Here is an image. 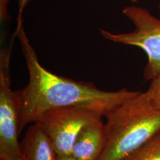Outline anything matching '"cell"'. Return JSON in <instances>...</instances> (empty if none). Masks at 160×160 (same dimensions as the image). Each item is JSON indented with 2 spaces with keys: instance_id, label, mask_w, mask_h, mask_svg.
I'll use <instances>...</instances> for the list:
<instances>
[{
  "instance_id": "obj_1",
  "label": "cell",
  "mask_w": 160,
  "mask_h": 160,
  "mask_svg": "<svg viewBox=\"0 0 160 160\" xmlns=\"http://www.w3.org/2000/svg\"><path fill=\"white\" fill-rule=\"evenodd\" d=\"M15 36L20 42L29 72L27 86L16 91L19 135L28 125L36 122L51 109L84 106L97 110L105 117L139 92L126 88L116 92L103 91L92 82L76 81L55 74L39 62L24 31L22 19L18 20Z\"/></svg>"
},
{
  "instance_id": "obj_2",
  "label": "cell",
  "mask_w": 160,
  "mask_h": 160,
  "mask_svg": "<svg viewBox=\"0 0 160 160\" xmlns=\"http://www.w3.org/2000/svg\"><path fill=\"white\" fill-rule=\"evenodd\" d=\"M105 118L106 143L98 160H122L160 134V110L147 92L127 99Z\"/></svg>"
},
{
  "instance_id": "obj_3",
  "label": "cell",
  "mask_w": 160,
  "mask_h": 160,
  "mask_svg": "<svg viewBox=\"0 0 160 160\" xmlns=\"http://www.w3.org/2000/svg\"><path fill=\"white\" fill-rule=\"evenodd\" d=\"M122 12L133 24L135 29L130 33L118 34L100 29L101 34L115 43L142 49L148 57L144 77L152 80L160 74V19L138 6L126 7Z\"/></svg>"
},
{
  "instance_id": "obj_4",
  "label": "cell",
  "mask_w": 160,
  "mask_h": 160,
  "mask_svg": "<svg viewBox=\"0 0 160 160\" xmlns=\"http://www.w3.org/2000/svg\"><path fill=\"white\" fill-rule=\"evenodd\" d=\"M97 110L84 106L51 109L38 123L50 139L57 155L71 154L75 141L86 126L102 119Z\"/></svg>"
},
{
  "instance_id": "obj_5",
  "label": "cell",
  "mask_w": 160,
  "mask_h": 160,
  "mask_svg": "<svg viewBox=\"0 0 160 160\" xmlns=\"http://www.w3.org/2000/svg\"><path fill=\"white\" fill-rule=\"evenodd\" d=\"M11 51L0 52V157L17 159L24 154L18 141L17 92L12 90L10 76Z\"/></svg>"
},
{
  "instance_id": "obj_6",
  "label": "cell",
  "mask_w": 160,
  "mask_h": 160,
  "mask_svg": "<svg viewBox=\"0 0 160 160\" xmlns=\"http://www.w3.org/2000/svg\"><path fill=\"white\" fill-rule=\"evenodd\" d=\"M106 133L103 120L84 128L75 141L71 155L78 160H98L106 143Z\"/></svg>"
},
{
  "instance_id": "obj_7",
  "label": "cell",
  "mask_w": 160,
  "mask_h": 160,
  "mask_svg": "<svg viewBox=\"0 0 160 160\" xmlns=\"http://www.w3.org/2000/svg\"><path fill=\"white\" fill-rule=\"evenodd\" d=\"M20 145L28 160H57L53 144L38 123L28 128Z\"/></svg>"
},
{
  "instance_id": "obj_8",
  "label": "cell",
  "mask_w": 160,
  "mask_h": 160,
  "mask_svg": "<svg viewBox=\"0 0 160 160\" xmlns=\"http://www.w3.org/2000/svg\"><path fill=\"white\" fill-rule=\"evenodd\" d=\"M122 160H160V134Z\"/></svg>"
},
{
  "instance_id": "obj_9",
  "label": "cell",
  "mask_w": 160,
  "mask_h": 160,
  "mask_svg": "<svg viewBox=\"0 0 160 160\" xmlns=\"http://www.w3.org/2000/svg\"><path fill=\"white\" fill-rule=\"evenodd\" d=\"M147 92L153 106L160 110V74L152 80L151 84Z\"/></svg>"
},
{
  "instance_id": "obj_10",
  "label": "cell",
  "mask_w": 160,
  "mask_h": 160,
  "mask_svg": "<svg viewBox=\"0 0 160 160\" xmlns=\"http://www.w3.org/2000/svg\"><path fill=\"white\" fill-rule=\"evenodd\" d=\"M32 0H19L18 5H19V14L18 19L22 18V13L25 7L29 4V2Z\"/></svg>"
},
{
  "instance_id": "obj_11",
  "label": "cell",
  "mask_w": 160,
  "mask_h": 160,
  "mask_svg": "<svg viewBox=\"0 0 160 160\" xmlns=\"http://www.w3.org/2000/svg\"><path fill=\"white\" fill-rule=\"evenodd\" d=\"M9 0H1V18L4 20L7 17V4Z\"/></svg>"
},
{
  "instance_id": "obj_12",
  "label": "cell",
  "mask_w": 160,
  "mask_h": 160,
  "mask_svg": "<svg viewBox=\"0 0 160 160\" xmlns=\"http://www.w3.org/2000/svg\"><path fill=\"white\" fill-rule=\"evenodd\" d=\"M57 160H78L71 154L57 155Z\"/></svg>"
},
{
  "instance_id": "obj_13",
  "label": "cell",
  "mask_w": 160,
  "mask_h": 160,
  "mask_svg": "<svg viewBox=\"0 0 160 160\" xmlns=\"http://www.w3.org/2000/svg\"><path fill=\"white\" fill-rule=\"evenodd\" d=\"M0 160H28L26 157H25V155H24V156L20 158H17V159H12V158H6V157H0Z\"/></svg>"
},
{
  "instance_id": "obj_14",
  "label": "cell",
  "mask_w": 160,
  "mask_h": 160,
  "mask_svg": "<svg viewBox=\"0 0 160 160\" xmlns=\"http://www.w3.org/2000/svg\"><path fill=\"white\" fill-rule=\"evenodd\" d=\"M130 1H131L132 2H137L138 0H129Z\"/></svg>"
}]
</instances>
